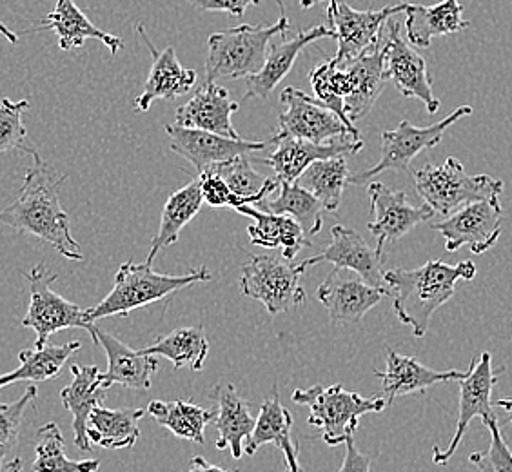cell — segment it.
<instances>
[{"mask_svg":"<svg viewBox=\"0 0 512 472\" xmlns=\"http://www.w3.org/2000/svg\"><path fill=\"white\" fill-rule=\"evenodd\" d=\"M188 472H240V471H226V469H222V467H218V465H213V463L207 462L206 458H202V456H195L193 460H191V467H189Z\"/></svg>","mask_w":512,"mask_h":472,"instance_id":"cell-48","label":"cell"},{"mask_svg":"<svg viewBox=\"0 0 512 472\" xmlns=\"http://www.w3.org/2000/svg\"><path fill=\"white\" fill-rule=\"evenodd\" d=\"M280 19L271 26L242 24L238 28L211 33L207 39L206 80L247 79L253 77L266 64L269 42L276 35L289 30L286 6L276 0Z\"/></svg>","mask_w":512,"mask_h":472,"instance_id":"cell-3","label":"cell"},{"mask_svg":"<svg viewBox=\"0 0 512 472\" xmlns=\"http://www.w3.org/2000/svg\"><path fill=\"white\" fill-rule=\"evenodd\" d=\"M496 405L503 409V411H507V413L511 414V423H512V398H505V400H498Z\"/></svg>","mask_w":512,"mask_h":472,"instance_id":"cell-50","label":"cell"},{"mask_svg":"<svg viewBox=\"0 0 512 472\" xmlns=\"http://www.w3.org/2000/svg\"><path fill=\"white\" fill-rule=\"evenodd\" d=\"M213 275L206 266L191 269L188 275H162L151 264L126 262L119 267L115 286L102 302L86 309L88 320L95 324L108 316H128L138 307H146L160 300H166L184 287L209 282Z\"/></svg>","mask_w":512,"mask_h":472,"instance_id":"cell-4","label":"cell"},{"mask_svg":"<svg viewBox=\"0 0 512 472\" xmlns=\"http://www.w3.org/2000/svg\"><path fill=\"white\" fill-rule=\"evenodd\" d=\"M271 146L275 151L267 158H256V162L267 164L275 169L278 182H296L313 162L329 160V158L353 157L364 149V140L353 135L331 138L324 144H313L298 138L276 135L271 138Z\"/></svg>","mask_w":512,"mask_h":472,"instance_id":"cell-14","label":"cell"},{"mask_svg":"<svg viewBox=\"0 0 512 472\" xmlns=\"http://www.w3.org/2000/svg\"><path fill=\"white\" fill-rule=\"evenodd\" d=\"M413 177L418 195L434 213L444 217L485 198L500 197L505 187L498 178L469 175L462 162L454 157L447 158L442 166L427 164L414 171Z\"/></svg>","mask_w":512,"mask_h":472,"instance_id":"cell-6","label":"cell"},{"mask_svg":"<svg viewBox=\"0 0 512 472\" xmlns=\"http://www.w3.org/2000/svg\"><path fill=\"white\" fill-rule=\"evenodd\" d=\"M80 349L79 340L64 345H44L40 349H24L20 351V367L8 374L0 376V389L17 382H48L59 376L69 356Z\"/></svg>","mask_w":512,"mask_h":472,"instance_id":"cell-35","label":"cell"},{"mask_svg":"<svg viewBox=\"0 0 512 472\" xmlns=\"http://www.w3.org/2000/svg\"><path fill=\"white\" fill-rule=\"evenodd\" d=\"M482 423L491 434V443L487 451L471 453L469 462L473 463L480 472H512L511 447L505 443L496 414L485 416L482 418Z\"/></svg>","mask_w":512,"mask_h":472,"instance_id":"cell-43","label":"cell"},{"mask_svg":"<svg viewBox=\"0 0 512 472\" xmlns=\"http://www.w3.org/2000/svg\"><path fill=\"white\" fill-rule=\"evenodd\" d=\"M385 30V28H384ZM347 80V95L344 99L345 115L351 124L367 117L375 108L376 100L382 95L387 75H385L384 33L380 42L371 50L365 51L358 59L347 62L344 66Z\"/></svg>","mask_w":512,"mask_h":472,"instance_id":"cell-21","label":"cell"},{"mask_svg":"<svg viewBox=\"0 0 512 472\" xmlns=\"http://www.w3.org/2000/svg\"><path fill=\"white\" fill-rule=\"evenodd\" d=\"M300 264H287L275 256H251L242 266L240 293L266 305L269 315H280L306 302Z\"/></svg>","mask_w":512,"mask_h":472,"instance_id":"cell-8","label":"cell"},{"mask_svg":"<svg viewBox=\"0 0 512 472\" xmlns=\"http://www.w3.org/2000/svg\"><path fill=\"white\" fill-rule=\"evenodd\" d=\"M473 115L471 106H462L454 109L449 117L436 122L433 126L427 128H418L411 124L409 120H402L398 128L393 131H384L382 133V149H380V162L375 168L365 169L362 173H356L349 177L351 186H362L371 182L376 175L385 173V171H407L411 168V162L418 157L425 149H433L442 142L445 131L454 126L458 120Z\"/></svg>","mask_w":512,"mask_h":472,"instance_id":"cell-9","label":"cell"},{"mask_svg":"<svg viewBox=\"0 0 512 472\" xmlns=\"http://www.w3.org/2000/svg\"><path fill=\"white\" fill-rule=\"evenodd\" d=\"M262 445H275L284 453L287 472H296L302 467L298 462V447L293 440V416L287 407L280 404L276 387L260 407L255 431L244 449V454L253 456Z\"/></svg>","mask_w":512,"mask_h":472,"instance_id":"cell-29","label":"cell"},{"mask_svg":"<svg viewBox=\"0 0 512 472\" xmlns=\"http://www.w3.org/2000/svg\"><path fill=\"white\" fill-rule=\"evenodd\" d=\"M434 231L444 236L449 253L469 247L473 255L491 251L502 235L503 209L500 198L491 197L454 211L453 215L433 224Z\"/></svg>","mask_w":512,"mask_h":472,"instance_id":"cell-10","label":"cell"},{"mask_svg":"<svg viewBox=\"0 0 512 472\" xmlns=\"http://www.w3.org/2000/svg\"><path fill=\"white\" fill-rule=\"evenodd\" d=\"M309 80H311L316 99L320 100L325 108L331 109L335 115H338L356 138H360V131L345 115L344 99L347 95V80H345L344 69L336 68L333 60H327L309 73Z\"/></svg>","mask_w":512,"mask_h":472,"instance_id":"cell-41","label":"cell"},{"mask_svg":"<svg viewBox=\"0 0 512 472\" xmlns=\"http://www.w3.org/2000/svg\"><path fill=\"white\" fill-rule=\"evenodd\" d=\"M385 75L393 80L405 99L422 100L429 115L440 109V100L434 97L433 80L427 71L424 57L409 46L400 35V24L387 20L384 30Z\"/></svg>","mask_w":512,"mask_h":472,"instance_id":"cell-13","label":"cell"},{"mask_svg":"<svg viewBox=\"0 0 512 472\" xmlns=\"http://www.w3.org/2000/svg\"><path fill=\"white\" fill-rule=\"evenodd\" d=\"M30 109V100L13 102L10 99L0 100V153L8 151H24L33 158H39L37 149L28 144V131L22 124V115Z\"/></svg>","mask_w":512,"mask_h":472,"instance_id":"cell-42","label":"cell"},{"mask_svg":"<svg viewBox=\"0 0 512 472\" xmlns=\"http://www.w3.org/2000/svg\"><path fill=\"white\" fill-rule=\"evenodd\" d=\"M19 472H24V469H20V471H19Z\"/></svg>","mask_w":512,"mask_h":472,"instance_id":"cell-54","label":"cell"},{"mask_svg":"<svg viewBox=\"0 0 512 472\" xmlns=\"http://www.w3.org/2000/svg\"><path fill=\"white\" fill-rule=\"evenodd\" d=\"M371 462V456L362 453L351 438L345 442V458L338 472H371Z\"/></svg>","mask_w":512,"mask_h":472,"instance_id":"cell-47","label":"cell"},{"mask_svg":"<svg viewBox=\"0 0 512 472\" xmlns=\"http://www.w3.org/2000/svg\"><path fill=\"white\" fill-rule=\"evenodd\" d=\"M204 197L200 189V180H191L188 186L180 187L171 197L168 198L157 235L153 236L151 249L148 253V264H153L158 253L166 247L177 244L182 229L188 226L193 218L197 217L198 211L202 209Z\"/></svg>","mask_w":512,"mask_h":472,"instance_id":"cell-32","label":"cell"},{"mask_svg":"<svg viewBox=\"0 0 512 472\" xmlns=\"http://www.w3.org/2000/svg\"><path fill=\"white\" fill-rule=\"evenodd\" d=\"M146 413L162 427L175 434L180 440L204 445L206 443L207 425L215 422L217 413L204 409L197 404H191L186 400H175V402H162L155 400L148 405Z\"/></svg>","mask_w":512,"mask_h":472,"instance_id":"cell-36","label":"cell"},{"mask_svg":"<svg viewBox=\"0 0 512 472\" xmlns=\"http://www.w3.org/2000/svg\"><path fill=\"white\" fill-rule=\"evenodd\" d=\"M193 8L213 13H229L242 19L249 6H258L262 0H186Z\"/></svg>","mask_w":512,"mask_h":472,"instance_id":"cell-46","label":"cell"},{"mask_svg":"<svg viewBox=\"0 0 512 472\" xmlns=\"http://www.w3.org/2000/svg\"><path fill=\"white\" fill-rule=\"evenodd\" d=\"M251 157L253 155L233 158L209 168V171L217 173L218 177L222 178L227 187L233 191V195L242 200L244 206L255 207L264 198L271 197L280 187V182L276 177L266 178L256 173L251 166Z\"/></svg>","mask_w":512,"mask_h":472,"instance_id":"cell-38","label":"cell"},{"mask_svg":"<svg viewBox=\"0 0 512 472\" xmlns=\"http://www.w3.org/2000/svg\"><path fill=\"white\" fill-rule=\"evenodd\" d=\"M99 469V460H69L64 451V438L57 423H46L35 434V460L31 463V471L97 472Z\"/></svg>","mask_w":512,"mask_h":472,"instance_id":"cell-40","label":"cell"},{"mask_svg":"<svg viewBox=\"0 0 512 472\" xmlns=\"http://www.w3.org/2000/svg\"><path fill=\"white\" fill-rule=\"evenodd\" d=\"M296 472H304V469H302V467H300V469H298V471Z\"/></svg>","mask_w":512,"mask_h":472,"instance_id":"cell-53","label":"cell"},{"mask_svg":"<svg viewBox=\"0 0 512 472\" xmlns=\"http://www.w3.org/2000/svg\"><path fill=\"white\" fill-rule=\"evenodd\" d=\"M137 31L153 59L144 89L135 100V111L146 113L155 100H175L189 93L197 86L198 77L195 69L184 68L178 62L173 48L158 51L142 24H138Z\"/></svg>","mask_w":512,"mask_h":472,"instance_id":"cell-20","label":"cell"},{"mask_svg":"<svg viewBox=\"0 0 512 472\" xmlns=\"http://www.w3.org/2000/svg\"><path fill=\"white\" fill-rule=\"evenodd\" d=\"M284 109L280 113L282 137L298 138L313 144H324L331 138L353 135L344 122L318 99L296 88H286L280 95ZM355 137V135H353Z\"/></svg>","mask_w":512,"mask_h":472,"instance_id":"cell-15","label":"cell"},{"mask_svg":"<svg viewBox=\"0 0 512 472\" xmlns=\"http://www.w3.org/2000/svg\"><path fill=\"white\" fill-rule=\"evenodd\" d=\"M200 180V189H202V197L207 206L211 207H233L237 211L238 207L244 206L240 198L233 195V191L227 187L226 182L218 177L213 171H204L198 175Z\"/></svg>","mask_w":512,"mask_h":472,"instance_id":"cell-45","label":"cell"},{"mask_svg":"<svg viewBox=\"0 0 512 472\" xmlns=\"http://www.w3.org/2000/svg\"><path fill=\"white\" fill-rule=\"evenodd\" d=\"M367 195L375 213V220L369 222V231L376 238V253L384 256L387 242H396L413 231L414 227L429 222L434 217L431 207L411 206L404 191H394L382 182H371Z\"/></svg>","mask_w":512,"mask_h":472,"instance_id":"cell-18","label":"cell"},{"mask_svg":"<svg viewBox=\"0 0 512 472\" xmlns=\"http://www.w3.org/2000/svg\"><path fill=\"white\" fill-rule=\"evenodd\" d=\"M217 400V418L215 427L218 431L217 449L226 451L233 458H242L247 443L255 431L256 420L249 411V405L237 393L235 385H217L211 393Z\"/></svg>","mask_w":512,"mask_h":472,"instance_id":"cell-30","label":"cell"},{"mask_svg":"<svg viewBox=\"0 0 512 472\" xmlns=\"http://www.w3.org/2000/svg\"><path fill=\"white\" fill-rule=\"evenodd\" d=\"M24 276L30 282V307L22 318V327L37 333V349L48 345L50 336L62 329H84L93 338V344H97V327L89 322L86 309L68 302L51 289V284L57 282L59 276L48 273L44 264L33 267L31 273Z\"/></svg>","mask_w":512,"mask_h":472,"instance_id":"cell-7","label":"cell"},{"mask_svg":"<svg viewBox=\"0 0 512 472\" xmlns=\"http://www.w3.org/2000/svg\"><path fill=\"white\" fill-rule=\"evenodd\" d=\"M331 236V244L325 247L320 255L309 256L304 262H300V266L309 269L322 262H331L338 269L351 271L360 276L365 284L382 289L387 295H391L385 282L384 256L378 255L376 249L369 246L351 227L336 224L331 229Z\"/></svg>","mask_w":512,"mask_h":472,"instance_id":"cell-17","label":"cell"},{"mask_svg":"<svg viewBox=\"0 0 512 472\" xmlns=\"http://www.w3.org/2000/svg\"><path fill=\"white\" fill-rule=\"evenodd\" d=\"M404 13L407 17V40L420 50L431 48V42L436 37L462 33L471 28V22L463 19L460 0H442L434 6L404 2Z\"/></svg>","mask_w":512,"mask_h":472,"instance_id":"cell-26","label":"cell"},{"mask_svg":"<svg viewBox=\"0 0 512 472\" xmlns=\"http://www.w3.org/2000/svg\"><path fill=\"white\" fill-rule=\"evenodd\" d=\"M402 11L404 2L382 10L356 11L344 0H329L327 17L338 42L335 59H331L333 64L344 66L371 50L382 39L387 20Z\"/></svg>","mask_w":512,"mask_h":472,"instance_id":"cell-11","label":"cell"},{"mask_svg":"<svg viewBox=\"0 0 512 472\" xmlns=\"http://www.w3.org/2000/svg\"><path fill=\"white\" fill-rule=\"evenodd\" d=\"M97 344L102 345L108 356V371L100 373L104 389L111 385H124L133 391H149L153 384V374L157 373V356H148L135 351L119 338L97 329Z\"/></svg>","mask_w":512,"mask_h":472,"instance_id":"cell-25","label":"cell"},{"mask_svg":"<svg viewBox=\"0 0 512 472\" xmlns=\"http://www.w3.org/2000/svg\"><path fill=\"white\" fill-rule=\"evenodd\" d=\"M240 104L233 102L229 91L217 82H204L195 97L177 109L175 124L180 128L209 131L220 137L242 138L233 128L231 117L237 113Z\"/></svg>","mask_w":512,"mask_h":472,"instance_id":"cell-22","label":"cell"},{"mask_svg":"<svg viewBox=\"0 0 512 472\" xmlns=\"http://www.w3.org/2000/svg\"><path fill=\"white\" fill-rule=\"evenodd\" d=\"M169 146L180 157L186 158L189 164L197 168L198 175L217 164L233 160V158L253 155L256 151H266L271 146L269 140H244V138H226L200 131V129L180 128L177 124H166Z\"/></svg>","mask_w":512,"mask_h":472,"instance_id":"cell-16","label":"cell"},{"mask_svg":"<svg viewBox=\"0 0 512 472\" xmlns=\"http://www.w3.org/2000/svg\"><path fill=\"white\" fill-rule=\"evenodd\" d=\"M503 367L493 369V358L491 353L480 354L471 360V367L462 378L460 385V409H458V422H456V431H454L453 440L449 447L442 451L440 447L433 449V462L438 465H445L453 458L456 449L460 447L463 436L467 433L469 425L474 418H485L493 416V398L494 385L498 384Z\"/></svg>","mask_w":512,"mask_h":472,"instance_id":"cell-12","label":"cell"},{"mask_svg":"<svg viewBox=\"0 0 512 472\" xmlns=\"http://www.w3.org/2000/svg\"><path fill=\"white\" fill-rule=\"evenodd\" d=\"M293 402L309 407L307 423L322 431L320 436L329 447L351 440L364 414L382 413L387 407L382 396L365 398L338 384L296 389Z\"/></svg>","mask_w":512,"mask_h":472,"instance_id":"cell-5","label":"cell"},{"mask_svg":"<svg viewBox=\"0 0 512 472\" xmlns=\"http://www.w3.org/2000/svg\"><path fill=\"white\" fill-rule=\"evenodd\" d=\"M142 353L168 358L175 369L189 367L193 371H202L209 354V340L202 325L182 327L168 335L158 336L153 344L142 349Z\"/></svg>","mask_w":512,"mask_h":472,"instance_id":"cell-37","label":"cell"},{"mask_svg":"<svg viewBox=\"0 0 512 472\" xmlns=\"http://www.w3.org/2000/svg\"><path fill=\"white\" fill-rule=\"evenodd\" d=\"M146 411L142 409H106L95 407L88 420L89 443H97L104 449H131L140 438V420Z\"/></svg>","mask_w":512,"mask_h":472,"instance_id":"cell-33","label":"cell"},{"mask_svg":"<svg viewBox=\"0 0 512 472\" xmlns=\"http://www.w3.org/2000/svg\"><path fill=\"white\" fill-rule=\"evenodd\" d=\"M0 33L4 35V39L8 40L10 44H19V35L15 31H11L2 20H0Z\"/></svg>","mask_w":512,"mask_h":472,"instance_id":"cell-49","label":"cell"},{"mask_svg":"<svg viewBox=\"0 0 512 472\" xmlns=\"http://www.w3.org/2000/svg\"><path fill=\"white\" fill-rule=\"evenodd\" d=\"M255 207L264 213L293 218L302 226L309 238L318 235L324 226V206L320 204L318 198L313 197L307 189L298 186L296 182H280V193L275 198H264Z\"/></svg>","mask_w":512,"mask_h":472,"instance_id":"cell-34","label":"cell"},{"mask_svg":"<svg viewBox=\"0 0 512 472\" xmlns=\"http://www.w3.org/2000/svg\"><path fill=\"white\" fill-rule=\"evenodd\" d=\"M73 382L60 391L62 405L73 416V434L75 447L89 453L91 443L88 440L89 414L102 404L106 398L104 385L100 382V369L97 365H71Z\"/></svg>","mask_w":512,"mask_h":472,"instance_id":"cell-28","label":"cell"},{"mask_svg":"<svg viewBox=\"0 0 512 472\" xmlns=\"http://www.w3.org/2000/svg\"><path fill=\"white\" fill-rule=\"evenodd\" d=\"M335 39V31L324 24L313 26L311 30L298 33L293 39L284 40L273 46L267 53L266 64L253 77L246 79V100H267L273 89L286 79L287 73L295 66L302 50L315 40Z\"/></svg>","mask_w":512,"mask_h":472,"instance_id":"cell-24","label":"cell"},{"mask_svg":"<svg viewBox=\"0 0 512 472\" xmlns=\"http://www.w3.org/2000/svg\"><path fill=\"white\" fill-rule=\"evenodd\" d=\"M316 2H320V0H300V6H302L304 10H309L311 6H315Z\"/></svg>","mask_w":512,"mask_h":472,"instance_id":"cell-52","label":"cell"},{"mask_svg":"<svg viewBox=\"0 0 512 472\" xmlns=\"http://www.w3.org/2000/svg\"><path fill=\"white\" fill-rule=\"evenodd\" d=\"M349 177L351 173L345 158H329L313 162L300 177L296 178V184L318 198L325 211L335 213L342 202Z\"/></svg>","mask_w":512,"mask_h":472,"instance_id":"cell-39","label":"cell"},{"mask_svg":"<svg viewBox=\"0 0 512 472\" xmlns=\"http://www.w3.org/2000/svg\"><path fill=\"white\" fill-rule=\"evenodd\" d=\"M22 469V460L20 458H15V460H11L8 463V467H6V471L4 472H19Z\"/></svg>","mask_w":512,"mask_h":472,"instance_id":"cell-51","label":"cell"},{"mask_svg":"<svg viewBox=\"0 0 512 472\" xmlns=\"http://www.w3.org/2000/svg\"><path fill=\"white\" fill-rule=\"evenodd\" d=\"M237 213L253 220V224L247 227L253 246L267 247V249L282 247V256L289 262L302 249L313 247V242L304 233L302 226L291 217L271 215L251 206L238 207Z\"/></svg>","mask_w":512,"mask_h":472,"instance_id":"cell-31","label":"cell"},{"mask_svg":"<svg viewBox=\"0 0 512 472\" xmlns=\"http://www.w3.org/2000/svg\"><path fill=\"white\" fill-rule=\"evenodd\" d=\"M385 295L382 289L371 287L360 276L347 275L338 267L325 276L316 291L318 302L327 309L333 324H360Z\"/></svg>","mask_w":512,"mask_h":472,"instance_id":"cell-19","label":"cell"},{"mask_svg":"<svg viewBox=\"0 0 512 472\" xmlns=\"http://www.w3.org/2000/svg\"><path fill=\"white\" fill-rule=\"evenodd\" d=\"M467 371H434L420 364L413 356H404L393 349H387L385 371H376L375 376L382 382V398L387 407L396 398L407 394L424 393L425 389L444 382H460Z\"/></svg>","mask_w":512,"mask_h":472,"instance_id":"cell-23","label":"cell"},{"mask_svg":"<svg viewBox=\"0 0 512 472\" xmlns=\"http://www.w3.org/2000/svg\"><path fill=\"white\" fill-rule=\"evenodd\" d=\"M476 271L471 260H463L456 266L442 260H429L416 269L396 267L385 271L394 313L402 324L413 329L416 338H424L434 313L456 293V284L460 280L471 282Z\"/></svg>","mask_w":512,"mask_h":472,"instance_id":"cell-2","label":"cell"},{"mask_svg":"<svg viewBox=\"0 0 512 472\" xmlns=\"http://www.w3.org/2000/svg\"><path fill=\"white\" fill-rule=\"evenodd\" d=\"M51 30L59 39V48L62 51L79 50L88 39L100 40L104 46H108L111 55L119 53L124 48V42L97 28L91 20L80 11L75 0H57L55 10L51 11L42 24L37 28H31L28 33Z\"/></svg>","mask_w":512,"mask_h":472,"instance_id":"cell-27","label":"cell"},{"mask_svg":"<svg viewBox=\"0 0 512 472\" xmlns=\"http://www.w3.org/2000/svg\"><path fill=\"white\" fill-rule=\"evenodd\" d=\"M35 398H37V385H30L17 402L0 404V467L4 458L15 449L24 413Z\"/></svg>","mask_w":512,"mask_h":472,"instance_id":"cell-44","label":"cell"},{"mask_svg":"<svg viewBox=\"0 0 512 472\" xmlns=\"http://www.w3.org/2000/svg\"><path fill=\"white\" fill-rule=\"evenodd\" d=\"M66 177L57 178L53 169L35 158L26 171L17 200L0 211V224L22 235L35 236L50 244L68 260H84L82 247L71 235L69 218L60 206L59 191Z\"/></svg>","mask_w":512,"mask_h":472,"instance_id":"cell-1","label":"cell"}]
</instances>
